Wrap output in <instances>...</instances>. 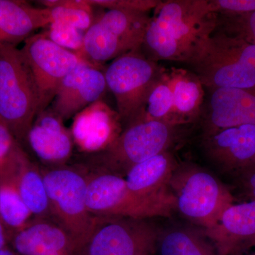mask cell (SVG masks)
Listing matches in <instances>:
<instances>
[{
    "mask_svg": "<svg viewBox=\"0 0 255 255\" xmlns=\"http://www.w3.org/2000/svg\"><path fill=\"white\" fill-rule=\"evenodd\" d=\"M219 14L210 0L160 1L147 25L142 52L151 59L188 64L215 31Z\"/></svg>",
    "mask_w": 255,
    "mask_h": 255,
    "instance_id": "cell-1",
    "label": "cell"
},
{
    "mask_svg": "<svg viewBox=\"0 0 255 255\" xmlns=\"http://www.w3.org/2000/svg\"><path fill=\"white\" fill-rule=\"evenodd\" d=\"M204 87H255V45L216 29L187 64Z\"/></svg>",
    "mask_w": 255,
    "mask_h": 255,
    "instance_id": "cell-2",
    "label": "cell"
},
{
    "mask_svg": "<svg viewBox=\"0 0 255 255\" xmlns=\"http://www.w3.org/2000/svg\"><path fill=\"white\" fill-rule=\"evenodd\" d=\"M40 100L36 82L21 49L0 45V121L16 141L26 142Z\"/></svg>",
    "mask_w": 255,
    "mask_h": 255,
    "instance_id": "cell-3",
    "label": "cell"
},
{
    "mask_svg": "<svg viewBox=\"0 0 255 255\" xmlns=\"http://www.w3.org/2000/svg\"><path fill=\"white\" fill-rule=\"evenodd\" d=\"M41 172L51 220L70 235L80 253L96 221L87 208V167L65 164L46 167Z\"/></svg>",
    "mask_w": 255,
    "mask_h": 255,
    "instance_id": "cell-4",
    "label": "cell"
},
{
    "mask_svg": "<svg viewBox=\"0 0 255 255\" xmlns=\"http://www.w3.org/2000/svg\"><path fill=\"white\" fill-rule=\"evenodd\" d=\"M178 127L158 121H135L107 150L90 155L85 166L124 177L135 164L168 151L177 139Z\"/></svg>",
    "mask_w": 255,
    "mask_h": 255,
    "instance_id": "cell-5",
    "label": "cell"
},
{
    "mask_svg": "<svg viewBox=\"0 0 255 255\" xmlns=\"http://www.w3.org/2000/svg\"><path fill=\"white\" fill-rule=\"evenodd\" d=\"M175 209L191 223L212 228L234 204L231 191L214 174L194 164L178 166L169 184Z\"/></svg>",
    "mask_w": 255,
    "mask_h": 255,
    "instance_id": "cell-6",
    "label": "cell"
},
{
    "mask_svg": "<svg viewBox=\"0 0 255 255\" xmlns=\"http://www.w3.org/2000/svg\"><path fill=\"white\" fill-rule=\"evenodd\" d=\"M86 204L89 212L95 216L150 219L169 217L175 210L174 199H151L137 195L129 189L124 177L88 169Z\"/></svg>",
    "mask_w": 255,
    "mask_h": 255,
    "instance_id": "cell-7",
    "label": "cell"
},
{
    "mask_svg": "<svg viewBox=\"0 0 255 255\" xmlns=\"http://www.w3.org/2000/svg\"><path fill=\"white\" fill-rule=\"evenodd\" d=\"M164 71L140 48L121 55L106 68L107 87L115 97L122 124L128 126L139 117L151 87Z\"/></svg>",
    "mask_w": 255,
    "mask_h": 255,
    "instance_id": "cell-8",
    "label": "cell"
},
{
    "mask_svg": "<svg viewBox=\"0 0 255 255\" xmlns=\"http://www.w3.org/2000/svg\"><path fill=\"white\" fill-rule=\"evenodd\" d=\"M159 233L147 219L96 216L80 255H154Z\"/></svg>",
    "mask_w": 255,
    "mask_h": 255,
    "instance_id": "cell-9",
    "label": "cell"
},
{
    "mask_svg": "<svg viewBox=\"0 0 255 255\" xmlns=\"http://www.w3.org/2000/svg\"><path fill=\"white\" fill-rule=\"evenodd\" d=\"M21 50L38 89L39 112L51 105L64 79L87 61L78 53L55 44L41 33L25 40Z\"/></svg>",
    "mask_w": 255,
    "mask_h": 255,
    "instance_id": "cell-10",
    "label": "cell"
},
{
    "mask_svg": "<svg viewBox=\"0 0 255 255\" xmlns=\"http://www.w3.org/2000/svg\"><path fill=\"white\" fill-rule=\"evenodd\" d=\"M202 145L215 165L224 172L239 175L251 169L255 160V126L204 132Z\"/></svg>",
    "mask_w": 255,
    "mask_h": 255,
    "instance_id": "cell-11",
    "label": "cell"
},
{
    "mask_svg": "<svg viewBox=\"0 0 255 255\" xmlns=\"http://www.w3.org/2000/svg\"><path fill=\"white\" fill-rule=\"evenodd\" d=\"M122 122L102 100L97 101L73 117L71 128L74 145L84 153H99L107 150L123 131Z\"/></svg>",
    "mask_w": 255,
    "mask_h": 255,
    "instance_id": "cell-12",
    "label": "cell"
},
{
    "mask_svg": "<svg viewBox=\"0 0 255 255\" xmlns=\"http://www.w3.org/2000/svg\"><path fill=\"white\" fill-rule=\"evenodd\" d=\"M204 235L217 255H246L255 247V201L230 206Z\"/></svg>",
    "mask_w": 255,
    "mask_h": 255,
    "instance_id": "cell-13",
    "label": "cell"
},
{
    "mask_svg": "<svg viewBox=\"0 0 255 255\" xmlns=\"http://www.w3.org/2000/svg\"><path fill=\"white\" fill-rule=\"evenodd\" d=\"M26 142L46 167L65 165L73 155L71 132L50 106L37 114Z\"/></svg>",
    "mask_w": 255,
    "mask_h": 255,
    "instance_id": "cell-14",
    "label": "cell"
},
{
    "mask_svg": "<svg viewBox=\"0 0 255 255\" xmlns=\"http://www.w3.org/2000/svg\"><path fill=\"white\" fill-rule=\"evenodd\" d=\"M107 88L102 67L85 61L64 79L50 107L64 121L68 120L102 100Z\"/></svg>",
    "mask_w": 255,
    "mask_h": 255,
    "instance_id": "cell-15",
    "label": "cell"
},
{
    "mask_svg": "<svg viewBox=\"0 0 255 255\" xmlns=\"http://www.w3.org/2000/svg\"><path fill=\"white\" fill-rule=\"evenodd\" d=\"M209 90L204 132L243 125L255 126V87Z\"/></svg>",
    "mask_w": 255,
    "mask_h": 255,
    "instance_id": "cell-16",
    "label": "cell"
},
{
    "mask_svg": "<svg viewBox=\"0 0 255 255\" xmlns=\"http://www.w3.org/2000/svg\"><path fill=\"white\" fill-rule=\"evenodd\" d=\"M9 241L19 255H80L73 238L51 219H33Z\"/></svg>",
    "mask_w": 255,
    "mask_h": 255,
    "instance_id": "cell-17",
    "label": "cell"
},
{
    "mask_svg": "<svg viewBox=\"0 0 255 255\" xmlns=\"http://www.w3.org/2000/svg\"><path fill=\"white\" fill-rule=\"evenodd\" d=\"M14 181L20 195L34 219H51L41 169L18 146L2 168Z\"/></svg>",
    "mask_w": 255,
    "mask_h": 255,
    "instance_id": "cell-18",
    "label": "cell"
},
{
    "mask_svg": "<svg viewBox=\"0 0 255 255\" xmlns=\"http://www.w3.org/2000/svg\"><path fill=\"white\" fill-rule=\"evenodd\" d=\"M178 164L169 151L134 165L126 175L129 189L143 197L174 199L169 184Z\"/></svg>",
    "mask_w": 255,
    "mask_h": 255,
    "instance_id": "cell-19",
    "label": "cell"
},
{
    "mask_svg": "<svg viewBox=\"0 0 255 255\" xmlns=\"http://www.w3.org/2000/svg\"><path fill=\"white\" fill-rule=\"evenodd\" d=\"M50 23L49 10L26 1L0 0V45L16 46Z\"/></svg>",
    "mask_w": 255,
    "mask_h": 255,
    "instance_id": "cell-20",
    "label": "cell"
},
{
    "mask_svg": "<svg viewBox=\"0 0 255 255\" xmlns=\"http://www.w3.org/2000/svg\"><path fill=\"white\" fill-rule=\"evenodd\" d=\"M167 79L173 97L172 125L193 122L204 109V85L192 72L184 69L167 70Z\"/></svg>",
    "mask_w": 255,
    "mask_h": 255,
    "instance_id": "cell-21",
    "label": "cell"
},
{
    "mask_svg": "<svg viewBox=\"0 0 255 255\" xmlns=\"http://www.w3.org/2000/svg\"><path fill=\"white\" fill-rule=\"evenodd\" d=\"M156 253L157 255H217L204 234L182 227L159 231Z\"/></svg>",
    "mask_w": 255,
    "mask_h": 255,
    "instance_id": "cell-22",
    "label": "cell"
},
{
    "mask_svg": "<svg viewBox=\"0 0 255 255\" xmlns=\"http://www.w3.org/2000/svg\"><path fill=\"white\" fill-rule=\"evenodd\" d=\"M34 219L20 195L14 181L6 171L0 170V219L10 236ZM11 238V237H10Z\"/></svg>",
    "mask_w": 255,
    "mask_h": 255,
    "instance_id": "cell-23",
    "label": "cell"
},
{
    "mask_svg": "<svg viewBox=\"0 0 255 255\" xmlns=\"http://www.w3.org/2000/svg\"><path fill=\"white\" fill-rule=\"evenodd\" d=\"M38 2L49 10L50 22L68 23L85 32L95 22V6L86 0H43Z\"/></svg>",
    "mask_w": 255,
    "mask_h": 255,
    "instance_id": "cell-24",
    "label": "cell"
},
{
    "mask_svg": "<svg viewBox=\"0 0 255 255\" xmlns=\"http://www.w3.org/2000/svg\"><path fill=\"white\" fill-rule=\"evenodd\" d=\"M172 112L173 97L167 79V70H165L151 87L141 112L135 121H158L172 125Z\"/></svg>",
    "mask_w": 255,
    "mask_h": 255,
    "instance_id": "cell-25",
    "label": "cell"
},
{
    "mask_svg": "<svg viewBox=\"0 0 255 255\" xmlns=\"http://www.w3.org/2000/svg\"><path fill=\"white\" fill-rule=\"evenodd\" d=\"M41 32L55 44L70 51L78 53L83 46L85 32L68 23L53 21Z\"/></svg>",
    "mask_w": 255,
    "mask_h": 255,
    "instance_id": "cell-26",
    "label": "cell"
},
{
    "mask_svg": "<svg viewBox=\"0 0 255 255\" xmlns=\"http://www.w3.org/2000/svg\"><path fill=\"white\" fill-rule=\"evenodd\" d=\"M216 29L255 45V11L241 15L219 14Z\"/></svg>",
    "mask_w": 255,
    "mask_h": 255,
    "instance_id": "cell-27",
    "label": "cell"
},
{
    "mask_svg": "<svg viewBox=\"0 0 255 255\" xmlns=\"http://www.w3.org/2000/svg\"><path fill=\"white\" fill-rule=\"evenodd\" d=\"M93 6L107 9L130 10L147 13L155 9L159 0H86Z\"/></svg>",
    "mask_w": 255,
    "mask_h": 255,
    "instance_id": "cell-28",
    "label": "cell"
},
{
    "mask_svg": "<svg viewBox=\"0 0 255 255\" xmlns=\"http://www.w3.org/2000/svg\"><path fill=\"white\" fill-rule=\"evenodd\" d=\"M214 12L223 15H241L255 11V0H210Z\"/></svg>",
    "mask_w": 255,
    "mask_h": 255,
    "instance_id": "cell-29",
    "label": "cell"
},
{
    "mask_svg": "<svg viewBox=\"0 0 255 255\" xmlns=\"http://www.w3.org/2000/svg\"><path fill=\"white\" fill-rule=\"evenodd\" d=\"M19 145L12 134L0 124V170L11 158Z\"/></svg>",
    "mask_w": 255,
    "mask_h": 255,
    "instance_id": "cell-30",
    "label": "cell"
},
{
    "mask_svg": "<svg viewBox=\"0 0 255 255\" xmlns=\"http://www.w3.org/2000/svg\"><path fill=\"white\" fill-rule=\"evenodd\" d=\"M242 187L250 200L255 201V169L239 174Z\"/></svg>",
    "mask_w": 255,
    "mask_h": 255,
    "instance_id": "cell-31",
    "label": "cell"
},
{
    "mask_svg": "<svg viewBox=\"0 0 255 255\" xmlns=\"http://www.w3.org/2000/svg\"><path fill=\"white\" fill-rule=\"evenodd\" d=\"M10 233L7 228L5 227L4 223L0 219V251L7 246V243L10 241Z\"/></svg>",
    "mask_w": 255,
    "mask_h": 255,
    "instance_id": "cell-32",
    "label": "cell"
},
{
    "mask_svg": "<svg viewBox=\"0 0 255 255\" xmlns=\"http://www.w3.org/2000/svg\"><path fill=\"white\" fill-rule=\"evenodd\" d=\"M0 255H16V254L14 251L6 246L0 251Z\"/></svg>",
    "mask_w": 255,
    "mask_h": 255,
    "instance_id": "cell-33",
    "label": "cell"
},
{
    "mask_svg": "<svg viewBox=\"0 0 255 255\" xmlns=\"http://www.w3.org/2000/svg\"><path fill=\"white\" fill-rule=\"evenodd\" d=\"M251 169H255V160L254 163H253V166H252L251 168L248 169V170H251ZM247 171H248V170H247Z\"/></svg>",
    "mask_w": 255,
    "mask_h": 255,
    "instance_id": "cell-34",
    "label": "cell"
},
{
    "mask_svg": "<svg viewBox=\"0 0 255 255\" xmlns=\"http://www.w3.org/2000/svg\"><path fill=\"white\" fill-rule=\"evenodd\" d=\"M247 255H255V253H253V254Z\"/></svg>",
    "mask_w": 255,
    "mask_h": 255,
    "instance_id": "cell-35",
    "label": "cell"
},
{
    "mask_svg": "<svg viewBox=\"0 0 255 255\" xmlns=\"http://www.w3.org/2000/svg\"><path fill=\"white\" fill-rule=\"evenodd\" d=\"M0 124H1V121H0Z\"/></svg>",
    "mask_w": 255,
    "mask_h": 255,
    "instance_id": "cell-36",
    "label": "cell"
}]
</instances>
